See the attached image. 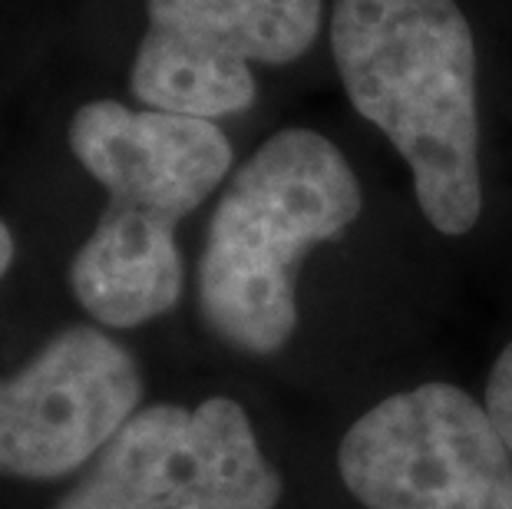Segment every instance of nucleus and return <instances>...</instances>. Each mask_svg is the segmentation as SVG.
<instances>
[{
	"label": "nucleus",
	"instance_id": "423d86ee",
	"mask_svg": "<svg viewBox=\"0 0 512 509\" xmlns=\"http://www.w3.org/2000/svg\"><path fill=\"white\" fill-rule=\"evenodd\" d=\"M133 96L195 119L242 113L255 100L252 63H291L321 30V0H146Z\"/></svg>",
	"mask_w": 512,
	"mask_h": 509
},
{
	"label": "nucleus",
	"instance_id": "39448f33",
	"mask_svg": "<svg viewBox=\"0 0 512 509\" xmlns=\"http://www.w3.org/2000/svg\"><path fill=\"white\" fill-rule=\"evenodd\" d=\"M281 476L232 397L136 410L57 509H275Z\"/></svg>",
	"mask_w": 512,
	"mask_h": 509
},
{
	"label": "nucleus",
	"instance_id": "6e6552de",
	"mask_svg": "<svg viewBox=\"0 0 512 509\" xmlns=\"http://www.w3.org/2000/svg\"><path fill=\"white\" fill-rule=\"evenodd\" d=\"M486 410H489V417H493L499 437H503L506 447L512 450V344L499 354V361L493 364V374H489Z\"/></svg>",
	"mask_w": 512,
	"mask_h": 509
},
{
	"label": "nucleus",
	"instance_id": "20e7f679",
	"mask_svg": "<svg viewBox=\"0 0 512 509\" xmlns=\"http://www.w3.org/2000/svg\"><path fill=\"white\" fill-rule=\"evenodd\" d=\"M337 467L367 509H512V450L489 410L453 384L370 407L344 433Z\"/></svg>",
	"mask_w": 512,
	"mask_h": 509
},
{
	"label": "nucleus",
	"instance_id": "1a4fd4ad",
	"mask_svg": "<svg viewBox=\"0 0 512 509\" xmlns=\"http://www.w3.org/2000/svg\"><path fill=\"white\" fill-rule=\"evenodd\" d=\"M10 262H14V238H10V229L0 222V278L7 275Z\"/></svg>",
	"mask_w": 512,
	"mask_h": 509
},
{
	"label": "nucleus",
	"instance_id": "0eeeda50",
	"mask_svg": "<svg viewBox=\"0 0 512 509\" xmlns=\"http://www.w3.org/2000/svg\"><path fill=\"white\" fill-rule=\"evenodd\" d=\"M143 377L123 344L96 328L50 338L0 384V473L57 480L93 460L139 410Z\"/></svg>",
	"mask_w": 512,
	"mask_h": 509
},
{
	"label": "nucleus",
	"instance_id": "f03ea898",
	"mask_svg": "<svg viewBox=\"0 0 512 509\" xmlns=\"http://www.w3.org/2000/svg\"><path fill=\"white\" fill-rule=\"evenodd\" d=\"M331 47L354 110L413 169L427 222L466 235L483 212L476 43L456 0H334Z\"/></svg>",
	"mask_w": 512,
	"mask_h": 509
},
{
	"label": "nucleus",
	"instance_id": "7ed1b4c3",
	"mask_svg": "<svg viewBox=\"0 0 512 509\" xmlns=\"http://www.w3.org/2000/svg\"><path fill=\"white\" fill-rule=\"evenodd\" d=\"M361 215L344 153L314 129L271 136L235 172L199 262L209 328L245 354H275L298 328L294 265Z\"/></svg>",
	"mask_w": 512,
	"mask_h": 509
},
{
	"label": "nucleus",
	"instance_id": "f257e3e1",
	"mask_svg": "<svg viewBox=\"0 0 512 509\" xmlns=\"http://www.w3.org/2000/svg\"><path fill=\"white\" fill-rule=\"evenodd\" d=\"M70 149L110 192L70 265L76 301L110 328L159 318L182 295L176 225L219 189L232 146L212 119L96 100L76 110Z\"/></svg>",
	"mask_w": 512,
	"mask_h": 509
}]
</instances>
